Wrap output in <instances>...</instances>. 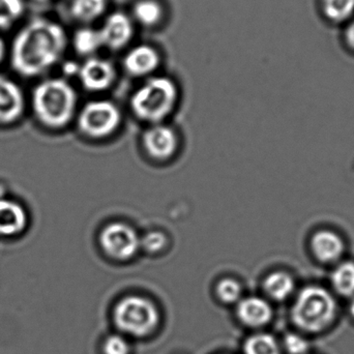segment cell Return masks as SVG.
Instances as JSON below:
<instances>
[{
	"label": "cell",
	"instance_id": "cell-19",
	"mask_svg": "<svg viewBox=\"0 0 354 354\" xmlns=\"http://www.w3.org/2000/svg\"><path fill=\"white\" fill-rule=\"evenodd\" d=\"M263 286L264 290L272 299L284 301L292 293L295 282L286 272H276L268 276Z\"/></svg>",
	"mask_w": 354,
	"mask_h": 354
},
{
	"label": "cell",
	"instance_id": "cell-30",
	"mask_svg": "<svg viewBox=\"0 0 354 354\" xmlns=\"http://www.w3.org/2000/svg\"><path fill=\"white\" fill-rule=\"evenodd\" d=\"M351 314H353V316L354 317V299H353V303H351Z\"/></svg>",
	"mask_w": 354,
	"mask_h": 354
},
{
	"label": "cell",
	"instance_id": "cell-8",
	"mask_svg": "<svg viewBox=\"0 0 354 354\" xmlns=\"http://www.w3.org/2000/svg\"><path fill=\"white\" fill-rule=\"evenodd\" d=\"M102 45L111 51L126 48L134 37V21L122 12H111L99 29Z\"/></svg>",
	"mask_w": 354,
	"mask_h": 354
},
{
	"label": "cell",
	"instance_id": "cell-27",
	"mask_svg": "<svg viewBox=\"0 0 354 354\" xmlns=\"http://www.w3.org/2000/svg\"><path fill=\"white\" fill-rule=\"evenodd\" d=\"M104 351L105 354H129V345L122 337L111 336L106 340Z\"/></svg>",
	"mask_w": 354,
	"mask_h": 354
},
{
	"label": "cell",
	"instance_id": "cell-11",
	"mask_svg": "<svg viewBox=\"0 0 354 354\" xmlns=\"http://www.w3.org/2000/svg\"><path fill=\"white\" fill-rule=\"evenodd\" d=\"M143 145L151 157L167 160L177 149V137L174 131L164 124H153L143 135Z\"/></svg>",
	"mask_w": 354,
	"mask_h": 354
},
{
	"label": "cell",
	"instance_id": "cell-14",
	"mask_svg": "<svg viewBox=\"0 0 354 354\" xmlns=\"http://www.w3.org/2000/svg\"><path fill=\"white\" fill-rule=\"evenodd\" d=\"M237 316L247 326L257 328L270 322L272 310L270 304L260 297H247L237 305Z\"/></svg>",
	"mask_w": 354,
	"mask_h": 354
},
{
	"label": "cell",
	"instance_id": "cell-26",
	"mask_svg": "<svg viewBox=\"0 0 354 354\" xmlns=\"http://www.w3.org/2000/svg\"><path fill=\"white\" fill-rule=\"evenodd\" d=\"M285 348L290 354H305L309 348V344L305 339L299 335L289 334L285 337Z\"/></svg>",
	"mask_w": 354,
	"mask_h": 354
},
{
	"label": "cell",
	"instance_id": "cell-22",
	"mask_svg": "<svg viewBox=\"0 0 354 354\" xmlns=\"http://www.w3.org/2000/svg\"><path fill=\"white\" fill-rule=\"evenodd\" d=\"M245 354H280L278 343L268 334L254 335L245 341Z\"/></svg>",
	"mask_w": 354,
	"mask_h": 354
},
{
	"label": "cell",
	"instance_id": "cell-29",
	"mask_svg": "<svg viewBox=\"0 0 354 354\" xmlns=\"http://www.w3.org/2000/svg\"><path fill=\"white\" fill-rule=\"evenodd\" d=\"M8 54V48L6 41L0 37V64L6 59V55Z\"/></svg>",
	"mask_w": 354,
	"mask_h": 354
},
{
	"label": "cell",
	"instance_id": "cell-20",
	"mask_svg": "<svg viewBox=\"0 0 354 354\" xmlns=\"http://www.w3.org/2000/svg\"><path fill=\"white\" fill-rule=\"evenodd\" d=\"M322 10L330 22H346L354 15V0H322Z\"/></svg>",
	"mask_w": 354,
	"mask_h": 354
},
{
	"label": "cell",
	"instance_id": "cell-4",
	"mask_svg": "<svg viewBox=\"0 0 354 354\" xmlns=\"http://www.w3.org/2000/svg\"><path fill=\"white\" fill-rule=\"evenodd\" d=\"M336 308V301L328 291L322 287L309 286L297 295L291 315L301 330L322 332L332 324Z\"/></svg>",
	"mask_w": 354,
	"mask_h": 354
},
{
	"label": "cell",
	"instance_id": "cell-28",
	"mask_svg": "<svg viewBox=\"0 0 354 354\" xmlns=\"http://www.w3.org/2000/svg\"><path fill=\"white\" fill-rule=\"evenodd\" d=\"M344 39L347 47L354 51V19L349 22L346 29H345Z\"/></svg>",
	"mask_w": 354,
	"mask_h": 354
},
{
	"label": "cell",
	"instance_id": "cell-17",
	"mask_svg": "<svg viewBox=\"0 0 354 354\" xmlns=\"http://www.w3.org/2000/svg\"><path fill=\"white\" fill-rule=\"evenodd\" d=\"M164 17V8L158 0H139L133 6V21L141 26H157Z\"/></svg>",
	"mask_w": 354,
	"mask_h": 354
},
{
	"label": "cell",
	"instance_id": "cell-7",
	"mask_svg": "<svg viewBox=\"0 0 354 354\" xmlns=\"http://www.w3.org/2000/svg\"><path fill=\"white\" fill-rule=\"evenodd\" d=\"M138 233L124 223H112L102 230L100 243L110 257L120 261L132 259L141 248Z\"/></svg>",
	"mask_w": 354,
	"mask_h": 354
},
{
	"label": "cell",
	"instance_id": "cell-1",
	"mask_svg": "<svg viewBox=\"0 0 354 354\" xmlns=\"http://www.w3.org/2000/svg\"><path fill=\"white\" fill-rule=\"evenodd\" d=\"M68 43V35L59 23L46 18L32 19L12 39L8 50L10 66L24 78L41 76L62 60Z\"/></svg>",
	"mask_w": 354,
	"mask_h": 354
},
{
	"label": "cell",
	"instance_id": "cell-24",
	"mask_svg": "<svg viewBox=\"0 0 354 354\" xmlns=\"http://www.w3.org/2000/svg\"><path fill=\"white\" fill-rule=\"evenodd\" d=\"M216 295L223 303H235L241 299V285L233 279H223L216 285Z\"/></svg>",
	"mask_w": 354,
	"mask_h": 354
},
{
	"label": "cell",
	"instance_id": "cell-9",
	"mask_svg": "<svg viewBox=\"0 0 354 354\" xmlns=\"http://www.w3.org/2000/svg\"><path fill=\"white\" fill-rule=\"evenodd\" d=\"M79 80L86 91L99 93L109 88L115 80L116 71L109 60L88 57L78 68Z\"/></svg>",
	"mask_w": 354,
	"mask_h": 354
},
{
	"label": "cell",
	"instance_id": "cell-10",
	"mask_svg": "<svg viewBox=\"0 0 354 354\" xmlns=\"http://www.w3.org/2000/svg\"><path fill=\"white\" fill-rule=\"evenodd\" d=\"M26 100L20 85L0 74V124L10 126L22 118Z\"/></svg>",
	"mask_w": 354,
	"mask_h": 354
},
{
	"label": "cell",
	"instance_id": "cell-31",
	"mask_svg": "<svg viewBox=\"0 0 354 354\" xmlns=\"http://www.w3.org/2000/svg\"><path fill=\"white\" fill-rule=\"evenodd\" d=\"M35 1H37V2H45V1H48V0H35Z\"/></svg>",
	"mask_w": 354,
	"mask_h": 354
},
{
	"label": "cell",
	"instance_id": "cell-25",
	"mask_svg": "<svg viewBox=\"0 0 354 354\" xmlns=\"http://www.w3.org/2000/svg\"><path fill=\"white\" fill-rule=\"evenodd\" d=\"M166 243H167V239H166L165 235L163 233L157 232V231L147 233L142 239H140L141 248L149 253L161 252L166 247Z\"/></svg>",
	"mask_w": 354,
	"mask_h": 354
},
{
	"label": "cell",
	"instance_id": "cell-18",
	"mask_svg": "<svg viewBox=\"0 0 354 354\" xmlns=\"http://www.w3.org/2000/svg\"><path fill=\"white\" fill-rule=\"evenodd\" d=\"M73 47L79 55L93 57L103 47L99 29L88 26L79 28L73 37Z\"/></svg>",
	"mask_w": 354,
	"mask_h": 354
},
{
	"label": "cell",
	"instance_id": "cell-3",
	"mask_svg": "<svg viewBox=\"0 0 354 354\" xmlns=\"http://www.w3.org/2000/svg\"><path fill=\"white\" fill-rule=\"evenodd\" d=\"M177 87L165 76L151 77L141 85L131 99V107L140 120L160 124L176 108Z\"/></svg>",
	"mask_w": 354,
	"mask_h": 354
},
{
	"label": "cell",
	"instance_id": "cell-13",
	"mask_svg": "<svg viewBox=\"0 0 354 354\" xmlns=\"http://www.w3.org/2000/svg\"><path fill=\"white\" fill-rule=\"evenodd\" d=\"M28 214L20 202L0 198V237H15L26 230Z\"/></svg>",
	"mask_w": 354,
	"mask_h": 354
},
{
	"label": "cell",
	"instance_id": "cell-16",
	"mask_svg": "<svg viewBox=\"0 0 354 354\" xmlns=\"http://www.w3.org/2000/svg\"><path fill=\"white\" fill-rule=\"evenodd\" d=\"M107 6L108 0H72L70 14L77 22L91 24L103 16Z\"/></svg>",
	"mask_w": 354,
	"mask_h": 354
},
{
	"label": "cell",
	"instance_id": "cell-21",
	"mask_svg": "<svg viewBox=\"0 0 354 354\" xmlns=\"http://www.w3.org/2000/svg\"><path fill=\"white\" fill-rule=\"evenodd\" d=\"M332 283L337 292L344 297L354 295V262L346 261L337 266L332 274Z\"/></svg>",
	"mask_w": 354,
	"mask_h": 354
},
{
	"label": "cell",
	"instance_id": "cell-15",
	"mask_svg": "<svg viewBox=\"0 0 354 354\" xmlns=\"http://www.w3.org/2000/svg\"><path fill=\"white\" fill-rule=\"evenodd\" d=\"M312 251L322 262H333L338 260L344 251V243L336 233L322 230L316 233L311 241Z\"/></svg>",
	"mask_w": 354,
	"mask_h": 354
},
{
	"label": "cell",
	"instance_id": "cell-5",
	"mask_svg": "<svg viewBox=\"0 0 354 354\" xmlns=\"http://www.w3.org/2000/svg\"><path fill=\"white\" fill-rule=\"evenodd\" d=\"M159 312L149 299L138 295L122 299L114 310V322L120 330L136 337L151 334L159 324Z\"/></svg>",
	"mask_w": 354,
	"mask_h": 354
},
{
	"label": "cell",
	"instance_id": "cell-2",
	"mask_svg": "<svg viewBox=\"0 0 354 354\" xmlns=\"http://www.w3.org/2000/svg\"><path fill=\"white\" fill-rule=\"evenodd\" d=\"M31 106L41 126L60 130L70 124L76 113L77 93L64 79H45L33 89Z\"/></svg>",
	"mask_w": 354,
	"mask_h": 354
},
{
	"label": "cell",
	"instance_id": "cell-6",
	"mask_svg": "<svg viewBox=\"0 0 354 354\" xmlns=\"http://www.w3.org/2000/svg\"><path fill=\"white\" fill-rule=\"evenodd\" d=\"M120 110L109 101L89 102L78 115L81 132L91 138H105L113 134L120 124Z\"/></svg>",
	"mask_w": 354,
	"mask_h": 354
},
{
	"label": "cell",
	"instance_id": "cell-23",
	"mask_svg": "<svg viewBox=\"0 0 354 354\" xmlns=\"http://www.w3.org/2000/svg\"><path fill=\"white\" fill-rule=\"evenodd\" d=\"M25 12V0H0V29L12 27Z\"/></svg>",
	"mask_w": 354,
	"mask_h": 354
},
{
	"label": "cell",
	"instance_id": "cell-12",
	"mask_svg": "<svg viewBox=\"0 0 354 354\" xmlns=\"http://www.w3.org/2000/svg\"><path fill=\"white\" fill-rule=\"evenodd\" d=\"M161 64L159 52L153 46L141 44L135 46L124 58V68L132 77L151 76Z\"/></svg>",
	"mask_w": 354,
	"mask_h": 354
}]
</instances>
